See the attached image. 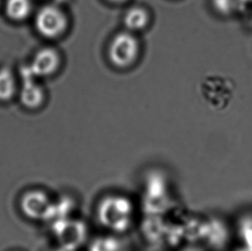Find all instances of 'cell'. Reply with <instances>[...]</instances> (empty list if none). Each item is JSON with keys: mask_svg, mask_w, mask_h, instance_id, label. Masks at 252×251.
<instances>
[{"mask_svg": "<svg viewBox=\"0 0 252 251\" xmlns=\"http://www.w3.org/2000/svg\"><path fill=\"white\" fill-rule=\"evenodd\" d=\"M139 52L140 46L136 37L128 32H120L110 42L108 55L114 65L126 68L135 62Z\"/></svg>", "mask_w": 252, "mask_h": 251, "instance_id": "cell-1", "label": "cell"}, {"mask_svg": "<svg viewBox=\"0 0 252 251\" xmlns=\"http://www.w3.org/2000/svg\"><path fill=\"white\" fill-rule=\"evenodd\" d=\"M67 26V17L56 5L42 7L35 17L36 30L44 37H59L64 34Z\"/></svg>", "mask_w": 252, "mask_h": 251, "instance_id": "cell-2", "label": "cell"}, {"mask_svg": "<svg viewBox=\"0 0 252 251\" xmlns=\"http://www.w3.org/2000/svg\"><path fill=\"white\" fill-rule=\"evenodd\" d=\"M61 64V56L58 52L51 48H44L36 53L28 70L34 76H49L57 71Z\"/></svg>", "mask_w": 252, "mask_h": 251, "instance_id": "cell-3", "label": "cell"}, {"mask_svg": "<svg viewBox=\"0 0 252 251\" xmlns=\"http://www.w3.org/2000/svg\"><path fill=\"white\" fill-rule=\"evenodd\" d=\"M44 92L33 78H24V85L21 91V102L28 109H37L44 101Z\"/></svg>", "mask_w": 252, "mask_h": 251, "instance_id": "cell-4", "label": "cell"}, {"mask_svg": "<svg viewBox=\"0 0 252 251\" xmlns=\"http://www.w3.org/2000/svg\"><path fill=\"white\" fill-rule=\"evenodd\" d=\"M149 23V14L142 7H133L126 11L124 24L130 31H140Z\"/></svg>", "mask_w": 252, "mask_h": 251, "instance_id": "cell-5", "label": "cell"}, {"mask_svg": "<svg viewBox=\"0 0 252 251\" xmlns=\"http://www.w3.org/2000/svg\"><path fill=\"white\" fill-rule=\"evenodd\" d=\"M31 0H7L6 15L13 21H24L31 12Z\"/></svg>", "mask_w": 252, "mask_h": 251, "instance_id": "cell-6", "label": "cell"}, {"mask_svg": "<svg viewBox=\"0 0 252 251\" xmlns=\"http://www.w3.org/2000/svg\"><path fill=\"white\" fill-rule=\"evenodd\" d=\"M16 92V80L9 68L0 70V101L7 102L13 97Z\"/></svg>", "mask_w": 252, "mask_h": 251, "instance_id": "cell-7", "label": "cell"}, {"mask_svg": "<svg viewBox=\"0 0 252 251\" xmlns=\"http://www.w3.org/2000/svg\"><path fill=\"white\" fill-rule=\"evenodd\" d=\"M239 237L243 243V248L252 251V217L243 218L239 224Z\"/></svg>", "mask_w": 252, "mask_h": 251, "instance_id": "cell-8", "label": "cell"}, {"mask_svg": "<svg viewBox=\"0 0 252 251\" xmlns=\"http://www.w3.org/2000/svg\"><path fill=\"white\" fill-rule=\"evenodd\" d=\"M212 3L219 13L225 16L232 14L236 8V0H212Z\"/></svg>", "mask_w": 252, "mask_h": 251, "instance_id": "cell-9", "label": "cell"}, {"mask_svg": "<svg viewBox=\"0 0 252 251\" xmlns=\"http://www.w3.org/2000/svg\"><path fill=\"white\" fill-rule=\"evenodd\" d=\"M109 1L112 2V3H124V2H126L127 0H109Z\"/></svg>", "mask_w": 252, "mask_h": 251, "instance_id": "cell-10", "label": "cell"}, {"mask_svg": "<svg viewBox=\"0 0 252 251\" xmlns=\"http://www.w3.org/2000/svg\"><path fill=\"white\" fill-rule=\"evenodd\" d=\"M239 1H241L243 3H249V2H252V0H239Z\"/></svg>", "mask_w": 252, "mask_h": 251, "instance_id": "cell-11", "label": "cell"}, {"mask_svg": "<svg viewBox=\"0 0 252 251\" xmlns=\"http://www.w3.org/2000/svg\"><path fill=\"white\" fill-rule=\"evenodd\" d=\"M246 251V250H245V249L243 248L242 250H241V251Z\"/></svg>", "mask_w": 252, "mask_h": 251, "instance_id": "cell-12", "label": "cell"}, {"mask_svg": "<svg viewBox=\"0 0 252 251\" xmlns=\"http://www.w3.org/2000/svg\"><path fill=\"white\" fill-rule=\"evenodd\" d=\"M0 1H1V0H0Z\"/></svg>", "mask_w": 252, "mask_h": 251, "instance_id": "cell-13", "label": "cell"}]
</instances>
